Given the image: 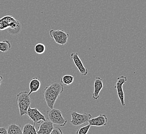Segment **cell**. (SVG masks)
<instances>
[{"label":"cell","instance_id":"6da1fadb","mask_svg":"<svg viewBox=\"0 0 146 134\" xmlns=\"http://www.w3.org/2000/svg\"><path fill=\"white\" fill-rule=\"evenodd\" d=\"M63 91V85L56 81H54L48 86L45 87L43 93L44 98L46 103L50 109L54 108L56 100Z\"/></svg>","mask_w":146,"mask_h":134},{"label":"cell","instance_id":"7a4b0ae2","mask_svg":"<svg viewBox=\"0 0 146 134\" xmlns=\"http://www.w3.org/2000/svg\"><path fill=\"white\" fill-rule=\"evenodd\" d=\"M9 30L11 35L19 33L21 30L20 23L11 16H5L0 19V31Z\"/></svg>","mask_w":146,"mask_h":134},{"label":"cell","instance_id":"3957f363","mask_svg":"<svg viewBox=\"0 0 146 134\" xmlns=\"http://www.w3.org/2000/svg\"><path fill=\"white\" fill-rule=\"evenodd\" d=\"M28 93L27 91H23L19 92L16 95V102L21 116L26 115L29 107H30L32 103Z\"/></svg>","mask_w":146,"mask_h":134},{"label":"cell","instance_id":"277c9868","mask_svg":"<svg viewBox=\"0 0 146 134\" xmlns=\"http://www.w3.org/2000/svg\"><path fill=\"white\" fill-rule=\"evenodd\" d=\"M49 121L60 126H64L67 123V120L63 117L62 112L59 109L52 108L46 112Z\"/></svg>","mask_w":146,"mask_h":134},{"label":"cell","instance_id":"5b68a950","mask_svg":"<svg viewBox=\"0 0 146 134\" xmlns=\"http://www.w3.org/2000/svg\"><path fill=\"white\" fill-rule=\"evenodd\" d=\"M92 118V115L90 114L84 112L79 114L75 111H73L71 113V120L70 123L73 126H77L87 123L89 120Z\"/></svg>","mask_w":146,"mask_h":134},{"label":"cell","instance_id":"8992f818","mask_svg":"<svg viewBox=\"0 0 146 134\" xmlns=\"http://www.w3.org/2000/svg\"><path fill=\"white\" fill-rule=\"evenodd\" d=\"M49 35L57 44L61 45L66 44L70 36L69 34L63 30H51L49 31Z\"/></svg>","mask_w":146,"mask_h":134},{"label":"cell","instance_id":"52a82bcc","mask_svg":"<svg viewBox=\"0 0 146 134\" xmlns=\"http://www.w3.org/2000/svg\"><path fill=\"white\" fill-rule=\"evenodd\" d=\"M127 81V78L124 76H120L117 78V82L115 83L114 88L117 90V93L118 96V98L120 100L121 105L124 107L125 106V96L124 92L123 86L124 84Z\"/></svg>","mask_w":146,"mask_h":134},{"label":"cell","instance_id":"ba28073f","mask_svg":"<svg viewBox=\"0 0 146 134\" xmlns=\"http://www.w3.org/2000/svg\"><path fill=\"white\" fill-rule=\"evenodd\" d=\"M26 115L33 122L34 125L40 123L41 121H46L45 116L39 112L37 108H31V107H29Z\"/></svg>","mask_w":146,"mask_h":134},{"label":"cell","instance_id":"9c48e42d","mask_svg":"<svg viewBox=\"0 0 146 134\" xmlns=\"http://www.w3.org/2000/svg\"><path fill=\"white\" fill-rule=\"evenodd\" d=\"M70 58L73 60L75 66L78 69L80 73L82 76H86L88 73L87 68L84 67L81 59L80 58L77 53H72L70 54Z\"/></svg>","mask_w":146,"mask_h":134},{"label":"cell","instance_id":"30bf717a","mask_svg":"<svg viewBox=\"0 0 146 134\" xmlns=\"http://www.w3.org/2000/svg\"><path fill=\"white\" fill-rule=\"evenodd\" d=\"M108 118L107 116L104 114H101L98 117L92 118L89 120L88 123L91 126H103L107 125Z\"/></svg>","mask_w":146,"mask_h":134},{"label":"cell","instance_id":"8fae6325","mask_svg":"<svg viewBox=\"0 0 146 134\" xmlns=\"http://www.w3.org/2000/svg\"><path fill=\"white\" fill-rule=\"evenodd\" d=\"M103 79L100 77L97 76L95 78L94 83V91L92 97L94 100H98L100 97V93L103 88Z\"/></svg>","mask_w":146,"mask_h":134},{"label":"cell","instance_id":"7c38bea8","mask_svg":"<svg viewBox=\"0 0 146 134\" xmlns=\"http://www.w3.org/2000/svg\"><path fill=\"white\" fill-rule=\"evenodd\" d=\"M54 128V124L46 120L40 124L38 130H37V134H50Z\"/></svg>","mask_w":146,"mask_h":134},{"label":"cell","instance_id":"4fadbf2b","mask_svg":"<svg viewBox=\"0 0 146 134\" xmlns=\"http://www.w3.org/2000/svg\"><path fill=\"white\" fill-rule=\"evenodd\" d=\"M40 86L41 83L39 81V78L37 77L32 78L29 84L30 91L28 93L29 95H30L32 93L38 91L40 89Z\"/></svg>","mask_w":146,"mask_h":134},{"label":"cell","instance_id":"5bb4252c","mask_svg":"<svg viewBox=\"0 0 146 134\" xmlns=\"http://www.w3.org/2000/svg\"><path fill=\"white\" fill-rule=\"evenodd\" d=\"M7 134H23V131L21 129V126L11 124L9 125L7 129Z\"/></svg>","mask_w":146,"mask_h":134},{"label":"cell","instance_id":"9a60e30c","mask_svg":"<svg viewBox=\"0 0 146 134\" xmlns=\"http://www.w3.org/2000/svg\"><path fill=\"white\" fill-rule=\"evenodd\" d=\"M23 134H37L35 125L30 123L25 124L23 128Z\"/></svg>","mask_w":146,"mask_h":134},{"label":"cell","instance_id":"2e32d148","mask_svg":"<svg viewBox=\"0 0 146 134\" xmlns=\"http://www.w3.org/2000/svg\"><path fill=\"white\" fill-rule=\"evenodd\" d=\"M11 48V44L8 40H4L0 41V51L5 53L10 50Z\"/></svg>","mask_w":146,"mask_h":134},{"label":"cell","instance_id":"e0dca14e","mask_svg":"<svg viewBox=\"0 0 146 134\" xmlns=\"http://www.w3.org/2000/svg\"><path fill=\"white\" fill-rule=\"evenodd\" d=\"M74 80V78L71 75H65L61 78V84L66 86H70L72 84Z\"/></svg>","mask_w":146,"mask_h":134},{"label":"cell","instance_id":"ac0fdd59","mask_svg":"<svg viewBox=\"0 0 146 134\" xmlns=\"http://www.w3.org/2000/svg\"><path fill=\"white\" fill-rule=\"evenodd\" d=\"M46 50V47L42 43H38L35 45L34 47V51L37 54H42Z\"/></svg>","mask_w":146,"mask_h":134},{"label":"cell","instance_id":"d6986e66","mask_svg":"<svg viewBox=\"0 0 146 134\" xmlns=\"http://www.w3.org/2000/svg\"><path fill=\"white\" fill-rule=\"evenodd\" d=\"M91 125L88 124L79 129L76 132V134H87L90 129Z\"/></svg>","mask_w":146,"mask_h":134},{"label":"cell","instance_id":"ffe728a7","mask_svg":"<svg viewBox=\"0 0 146 134\" xmlns=\"http://www.w3.org/2000/svg\"><path fill=\"white\" fill-rule=\"evenodd\" d=\"M50 134H63V131L59 127H54Z\"/></svg>","mask_w":146,"mask_h":134},{"label":"cell","instance_id":"44dd1931","mask_svg":"<svg viewBox=\"0 0 146 134\" xmlns=\"http://www.w3.org/2000/svg\"><path fill=\"white\" fill-rule=\"evenodd\" d=\"M0 134H7V129L4 127H0Z\"/></svg>","mask_w":146,"mask_h":134},{"label":"cell","instance_id":"7402d4cb","mask_svg":"<svg viewBox=\"0 0 146 134\" xmlns=\"http://www.w3.org/2000/svg\"><path fill=\"white\" fill-rule=\"evenodd\" d=\"M3 76L0 75V87H1V85H2V82H3Z\"/></svg>","mask_w":146,"mask_h":134}]
</instances>
